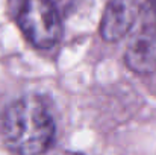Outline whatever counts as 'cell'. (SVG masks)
Here are the masks:
<instances>
[{"instance_id":"obj_1","label":"cell","mask_w":156,"mask_h":155,"mask_svg":"<svg viewBox=\"0 0 156 155\" xmlns=\"http://www.w3.org/2000/svg\"><path fill=\"white\" fill-rule=\"evenodd\" d=\"M55 120L37 96H23L11 103L0 119V135L15 155H43L55 140Z\"/></svg>"},{"instance_id":"obj_2","label":"cell","mask_w":156,"mask_h":155,"mask_svg":"<svg viewBox=\"0 0 156 155\" xmlns=\"http://www.w3.org/2000/svg\"><path fill=\"white\" fill-rule=\"evenodd\" d=\"M17 24L37 49H52L62 37V20L52 0H21Z\"/></svg>"},{"instance_id":"obj_3","label":"cell","mask_w":156,"mask_h":155,"mask_svg":"<svg viewBox=\"0 0 156 155\" xmlns=\"http://www.w3.org/2000/svg\"><path fill=\"white\" fill-rule=\"evenodd\" d=\"M141 14L138 0H109L100 20V35L105 41L115 43L124 38Z\"/></svg>"},{"instance_id":"obj_4","label":"cell","mask_w":156,"mask_h":155,"mask_svg":"<svg viewBox=\"0 0 156 155\" xmlns=\"http://www.w3.org/2000/svg\"><path fill=\"white\" fill-rule=\"evenodd\" d=\"M124 62L129 70L138 75H152L156 72V29L141 23L130 37L124 52Z\"/></svg>"},{"instance_id":"obj_5","label":"cell","mask_w":156,"mask_h":155,"mask_svg":"<svg viewBox=\"0 0 156 155\" xmlns=\"http://www.w3.org/2000/svg\"><path fill=\"white\" fill-rule=\"evenodd\" d=\"M141 23L156 29V0H146L141 6Z\"/></svg>"}]
</instances>
